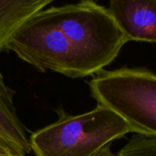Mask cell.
<instances>
[{
    "instance_id": "2",
    "label": "cell",
    "mask_w": 156,
    "mask_h": 156,
    "mask_svg": "<svg viewBox=\"0 0 156 156\" xmlns=\"http://www.w3.org/2000/svg\"><path fill=\"white\" fill-rule=\"evenodd\" d=\"M58 113V121L30 135L35 156H93L112 142L133 133L121 116L101 105L78 115H69L62 109Z\"/></svg>"
},
{
    "instance_id": "9",
    "label": "cell",
    "mask_w": 156,
    "mask_h": 156,
    "mask_svg": "<svg viewBox=\"0 0 156 156\" xmlns=\"http://www.w3.org/2000/svg\"><path fill=\"white\" fill-rule=\"evenodd\" d=\"M0 156H22L0 138Z\"/></svg>"
},
{
    "instance_id": "4",
    "label": "cell",
    "mask_w": 156,
    "mask_h": 156,
    "mask_svg": "<svg viewBox=\"0 0 156 156\" xmlns=\"http://www.w3.org/2000/svg\"><path fill=\"white\" fill-rule=\"evenodd\" d=\"M6 49L40 71L83 78L72 47L48 7L27 19L13 35Z\"/></svg>"
},
{
    "instance_id": "7",
    "label": "cell",
    "mask_w": 156,
    "mask_h": 156,
    "mask_svg": "<svg viewBox=\"0 0 156 156\" xmlns=\"http://www.w3.org/2000/svg\"><path fill=\"white\" fill-rule=\"evenodd\" d=\"M53 0H0V53L16 30Z\"/></svg>"
},
{
    "instance_id": "3",
    "label": "cell",
    "mask_w": 156,
    "mask_h": 156,
    "mask_svg": "<svg viewBox=\"0 0 156 156\" xmlns=\"http://www.w3.org/2000/svg\"><path fill=\"white\" fill-rule=\"evenodd\" d=\"M89 86L98 105L121 116L134 134L156 138V73L146 68L103 69Z\"/></svg>"
},
{
    "instance_id": "5",
    "label": "cell",
    "mask_w": 156,
    "mask_h": 156,
    "mask_svg": "<svg viewBox=\"0 0 156 156\" xmlns=\"http://www.w3.org/2000/svg\"><path fill=\"white\" fill-rule=\"evenodd\" d=\"M107 8L128 41L156 44V0H112Z\"/></svg>"
},
{
    "instance_id": "8",
    "label": "cell",
    "mask_w": 156,
    "mask_h": 156,
    "mask_svg": "<svg viewBox=\"0 0 156 156\" xmlns=\"http://www.w3.org/2000/svg\"><path fill=\"white\" fill-rule=\"evenodd\" d=\"M116 156H156V138L133 134Z\"/></svg>"
},
{
    "instance_id": "1",
    "label": "cell",
    "mask_w": 156,
    "mask_h": 156,
    "mask_svg": "<svg viewBox=\"0 0 156 156\" xmlns=\"http://www.w3.org/2000/svg\"><path fill=\"white\" fill-rule=\"evenodd\" d=\"M48 8L69 39L83 78L103 70L129 42L108 8L94 1Z\"/></svg>"
},
{
    "instance_id": "10",
    "label": "cell",
    "mask_w": 156,
    "mask_h": 156,
    "mask_svg": "<svg viewBox=\"0 0 156 156\" xmlns=\"http://www.w3.org/2000/svg\"><path fill=\"white\" fill-rule=\"evenodd\" d=\"M93 156H115L111 149V144H107L106 146H104L102 149H101L98 153H96Z\"/></svg>"
},
{
    "instance_id": "6",
    "label": "cell",
    "mask_w": 156,
    "mask_h": 156,
    "mask_svg": "<svg viewBox=\"0 0 156 156\" xmlns=\"http://www.w3.org/2000/svg\"><path fill=\"white\" fill-rule=\"evenodd\" d=\"M14 95L0 70V138L20 155L26 156L31 152L29 138L18 118Z\"/></svg>"
}]
</instances>
